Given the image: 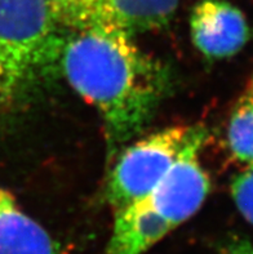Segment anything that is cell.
I'll return each mask as SVG.
<instances>
[{
    "instance_id": "cell-1",
    "label": "cell",
    "mask_w": 253,
    "mask_h": 254,
    "mask_svg": "<svg viewBox=\"0 0 253 254\" xmlns=\"http://www.w3.org/2000/svg\"><path fill=\"white\" fill-rule=\"evenodd\" d=\"M131 36L93 21L75 27L60 56L69 84L101 114L111 158L148 124L167 88L161 64Z\"/></svg>"
},
{
    "instance_id": "cell-2",
    "label": "cell",
    "mask_w": 253,
    "mask_h": 254,
    "mask_svg": "<svg viewBox=\"0 0 253 254\" xmlns=\"http://www.w3.org/2000/svg\"><path fill=\"white\" fill-rule=\"evenodd\" d=\"M58 25L45 0H0V64L18 88L60 62Z\"/></svg>"
},
{
    "instance_id": "cell-3",
    "label": "cell",
    "mask_w": 253,
    "mask_h": 254,
    "mask_svg": "<svg viewBox=\"0 0 253 254\" xmlns=\"http://www.w3.org/2000/svg\"><path fill=\"white\" fill-rule=\"evenodd\" d=\"M191 127L177 126L123 150L110 173L107 199L115 210L148 197L176 160Z\"/></svg>"
},
{
    "instance_id": "cell-4",
    "label": "cell",
    "mask_w": 253,
    "mask_h": 254,
    "mask_svg": "<svg viewBox=\"0 0 253 254\" xmlns=\"http://www.w3.org/2000/svg\"><path fill=\"white\" fill-rule=\"evenodd\" d=\"M204 127L190 128L185 145L161 182L145 201L174 230L200 209L209 192V178L199 161L207 139Z\"/></svg>"
},
{
    "instance_id": "cell-5",
    "label": "cell",
    "mask_w": 253,
    "mask_h": 254,
    "mask_svg": "<svg viewBox=\"0 0 253 254\" xmlns=\"http://www.w3.org/2000/svg\"><path fill=\"white\" fill-rule=\"evenodd\" d=\"M192 43L211 60L237 55L250 40V26L239 8L226 0H202L190 18Z\"/></svg>"
},
{
    "instance_id": "cell-6",
    "label": "cell",
    "mask_w": 253,
    "mask_h": 254,
    "mask_svg": "<svg viewBox=\"0 0 253 254\" xmlns=\"http://www.w3.org/2000/svg\"><path fill=\"white\" fill-rule=\"evenodd\" d=\"M173 231L144 199L115 210L107 254H144Z\"/></svg>"
},
{
    "instance_id": "cell-7",
    "label": "cell",
    "mask_w": 253,
    "mask_h": 254,
    "mask_svg": "<svg viewBox=\"0 0 253 254\" xmlns=\"http://www.w3.org/2000/svg\"><path fill=\"white\" fill-rule=\"evenodd\" d=\"M177 5L178 0H92L86 23H110L133 35L162 29L170 21Z\"/></svg>"
},
{
    "instance_id": "cell-8",
    "label": "cell",
    "mask_w": 253,
    "mask_h": 254,
    "mask_svg": "<svg viewBox=\"0 0 253 254\" xmlns=\"http://www.w3.org/2000/svg\"><path fill=\"white\" fill-rule=\"evenodd\" d=\"M0 254H62L60 245L0 187Z\"/></svg>"
},
{
    "instance_id": "cell-9",
    "label": "cell",
    "mask_w": 253,
    "mask_h": 254,
    "mask_svg": "<svg viewBox=\"0 0 253 254\" xmlns=\"http://www.w3.org/2000/svg\"><path fill=\"white\" fill-rule=\"evenodd\" d=\"M228 143L238 160L253 165V94L242 98L231 114Z\"/></svg>"
},
{
    "instance_id": "cell-10",
    "label": "cell",
    "mask_w": 253,
    "mask_h": 254,
    "mask_svg": "<svg viewBox=\"0 0 253 254\" xmlns=\"http://www.w3.org/2000/svg\"><path fill=\"white\" fill-rule=\"evenodd\" d=\"M231 195L242 216L253 226V165L235 176L231 182Z\"/></svg>"
},
{
    "instance_id": "cell-11",
    "label": "cell",
    "mask_w": 253,
    "mask_h": 254,
    "mask_svg": "<svg viewBox=\"0 0 253 254\" xmlns=\"http://www.w3.org/2000/svg\"><path fill=\"white\" fill-rule=\"evenodd\" d=\"M220 254H253V244L247 239L230 236L220 245Z\"/></svg>"
},
{
    "instance_id": "cell-12",
    "label": "cell",
    "mask_w": 253,
    "mask_h": 254,
    "mask_svg": "<svg viewBox=\"0 0 253 254\" xmlns=\"http://www.w3.org/2000/svg\"><path fill=\"white\" fill-rule=\"evenodd\" d=\"M45 1L51 5L60 23L66 25L70 13V0H45Z\"/></svg>"
},
{
    "instance_id": "cell-13",
    "label": "cell",
    "mask_w": 253,
    "mask_h": 254,
    "mask_svg": "<svg viewBox=\"0 0 253 254\" xmlns=\"http://www.w3.org/2000/svg\"><path fill=\"white\" fill-rule=\"evenodd\" d=\"M12 94L13 92L12 88H10L9 85V81H8L5 74H4L3 68L0 66V106H1L3 103H5L9 98H12Z\"/></svg>"
},
{
    "instance_id": "cell-14",
    "label": "cell",
    "mask_w": 253,
    "mask_h": 254,
    "mask_svg": "<svg viewBox=\"0 0 253 254\" xmlns=\"http://www.w3.org/2000/svg\"><path fill=\"white\" fill-rule=\"evenodd\" d=\"M251 94H253V80H252V93Z\"/></svg>"
}]
</instances>
